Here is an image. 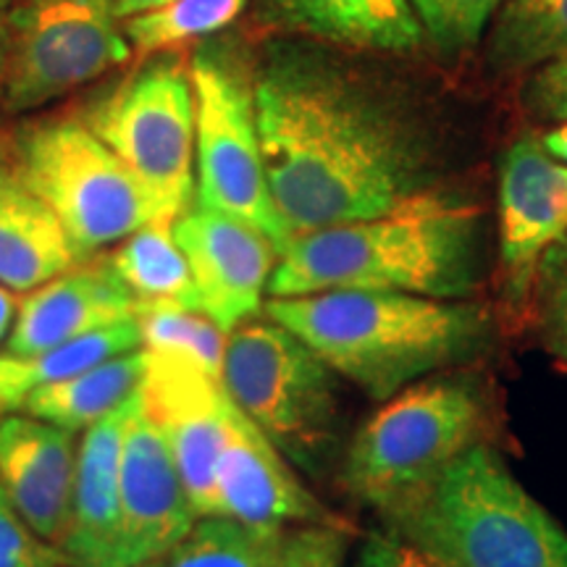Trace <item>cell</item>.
<instances>
[{"instance_id":"8992f818","label":"cell","mask_w":567,"mask_h":567,"mask_svg":"<svg viewBox=\"0 0 567 567\" xmlns=\"http://www.w3.org/2000/svg\"><path fill=\"white\" fill-rule=\"evenodd\" d=\"M339 375L274 318L226 337L224 389L289 463L321 473L342 423Z\"/></svg>"},{"instance_id":"d6a6232c","label":"cell","mask_w":567,"mask_h":567,"mask_svg":"<svg viewBox=\"0 0 567 567\" xmlns=\"http://www.w3.org/2000/svg\"><path fill=\"white\" fill-rule=\"evenodd\" d=\"M17 310H19L17 292L0 287V344H3L11 334V326L17 321Z\"/></svg>"},{"instance_id":"5bb4252c","label":"cell","mask_w":567,"mask_h":567,"mask_svg":"<svg viewBox=\"0 0 567 567\" xmlns=\"http://www.w3.org/2000/svg\"><path fill=\"white\" fill-rule=\"evenodd\" d=\"M226 423L229 434L218 465L216 515L266 534H287L292 526L318 523L334 526L316 496L295 478L289 460L234 402Z\"/></svg>"},{"instance_id":"cb8c5ba5","label":"cell","mask_w":567,"mask_h":567,"mask_svg":"<svg viewBox=\"0 0 567 567\" xmlns=\"http://www.w3.org/2000/svg\"><path fill=\"white\" fill-rule=\"evenodd\" d=\"M502 66H534L567 55V0H507L494 32Z\"/></svg>"},{"instance_id":"9c48e42d","label":"cell","mask_w":567,"mask_h":567,"mask_svg":"<svg viewBox=\"0 0 567 567\" xmlns=\"http://www.w3.org/2000/svg\"><path fill=\"white\" fill-rule=\"evenodd\" d=\"M189 74L195 90V200L264 231L279 250L289 234L268 189L255 95L213 55H197Z\"/></svg>"},{"instance_id":"30bf717a","label":"cell","mask_w":567,"mask_h":567,"mask_svg":"<svg viewBox=\"0 0 567 567\" xmlns=\"http://www.w3.org/2000/svg\"><path fill=\"white\" fill-rule=\"evenodd\" d=\"M118 21L116 0H34L17 19L11 109H38L130 59Z\"/></svg>"},{"instance_id":"e0dca14e","label":"cell","mask_w":567,"mask_h":567,"mask_svg":"<svg viewBox=\"0 0 567 567\" xmlns=\"http://www.w3.org/2000/svg\"><path fill=\"white\" fill-rule=\"evenodd\" d=\"M132 396L116 413L92 423L76 450L69 523L59 544L66 567H116L122 520V446Z\"/></svg>"},{"instance_id":"6da1fadb","label":"cell","mask_w":567,"mask_h":567,"mask_svg":"<svg viewBox=\"0 0 567 567\" xmlns=\"http://www.w3.org/2000/svg\"><path fill=\"white\" fill-rule=\"evenodd\" d=\"M271 200L289 239L384 216L425 193L421 140L400 113L316 61H274L255 84Z\"/></svg>"},{"instance_id":"3957f363","label":"cell","mask_w":567,"mask_h":567,"mask_svg":"<svg viewBox=\"0 0 567 567\" xmlns=\"http://www.w3.org/2000/svg\"><path fill=\"white\" fill-rule=\"evenodd\" d=\"M478 287V210L423 193L384 216L287 239L279 247L268 297L394 289L471 300Z\"/></svg>"},{"instance_id":"484cf974","label":"cell","mask_w":567,"mask_h":567,"mask_svg":"<svg viewBox=\"0 0 567 567\" xmlns=\"http://www.w3.org/2000/svg\"><path fill=\"white\" fill-rule=\"evenodd\" d=\"M245 9V0H172L124 19V34L137 55H153L176 42L224 30Z\"/></svg>"},{"instance_id":"f546056e","label":"cell","mask_w":567,"mask_h":567,"mask_svg":"<svg viewBox=\"0 0 567 567\" xmlns=\"http://www.w3.org/2000/svg\"><path fill=\"white\" fill-rule=\"evenodd\" d=\"M344 536L337 526H297L281 536L279 567H342Z\"/></svg>"},{"instance_id":"603a6c76","label":"cell","mask_w":567,"mask_h":567,"mask_svg":"<svg viewBox=\"0 0 567 567\" xmlns=\"http://www.w3.org/2000/svg\"><path fill=\"white\" fill-rule=\"evenodd\" d=\"M281 536L224 515L197 517L161 567H279Z\"/></svg>"},{"instance_id":"2e32d148","label":"cell","mask_w":567,"mask_h":567,"mask_svg":"<svg viewBox=\"0 0 567 567\" xmlns=\"http://www.w3.org/2000/svg\"><path fill=\"white\" fill-rule=\"evenodd\" d=\"M74 431L32 415L0 417V486L34 534L59 547L76 476Z\"/></svg>"},{"instance_id":"7a4b0ae2","label":"cell","mask_w":567,"mask_h":567,"mask_svg":"<svg viewBox=\"0 0 567 567\" xmlns=\"http://www.w3.org/2000/svg\"><path fill=\"white\" fill-rule=\"evenodd\" d=\"M266 316L287 326L373 402L392 400L415 381L478 358L492 342L484 305L394 289L271 297Z\"/></svg>"},{"instance_id":"ac0fdd59","label":"cell","mask_w":567,"mask_h":567,"mask_svg":"<svg viewBox=\"0 0 567 567\" xmlns=\"http://www.w3.org/2000/svg\"><path fill=\"white\" fill-rule=\"evenodd\" d=\"M82 264L55 213L0 161V287L32 292Z\"/></svg>"},{"instance_id":"52a82bcc","label":"cell","mask_w":567,"mask_h":567,"mask_svg":"<svg viewBox=\"0 0 567 567\" xmlns=\"http://www.w3.org/2000/svg\"><path fill=\"white\" fill-rule=\"evenodd\" d=\"M11 166L55 213L82 260L163 221L145 187L84 122L59 118L27 130Z\"/></svg>"},{"instance_id":"5b68a950","label":"cell","mask_w":567,"mask_h":567,"mask_svg":"<svg viewBox=\"0 0 567 567\" xmlns=\"http://www.w3.org/2000/svg\"><path fill=\"white\" fill-rule=\"evenodd\" d=\"M486 425L484 386L471 373H434L402 389L360 425L342 481L354 499L386 515L436 481Z\"/></svg>"},{"instance_id":"d4e9b609","label":"cell","mask_w":567,"mask_h":567,"mask_svg":"<svg viewBox=\"0 0 567 567\" xmlns=\"http://www.w3.org/2000/svg\"><path fill=\"white\" fill-rule=\"evenodd\" d=\"M142 347L147 352L168 354L184 363L200 368L213 379L224 381L226 337L208 316L187 308L142 310L140 318Z\"/></svg>"},{"instance_id":"d590c367","label":"cell","mask_w":567,"mask_h":567,"mask_svg":"<svg viewBox=\"0 0 567 567\" xmlns=\"http://www.w3.org/2000/svg\"><path fill=\"white\" fill-rule=\"evenodd\" d=\"M142 567H161V559H158V563H151V565H142Z\"/></svg>"},{"instance_id":"8fae6325","label":"cell","mask_w":567,"mask_h":567,"mask_svg":"<svg viewBox=\"0 0 567 567\" xmlns=\"http://www.w3.org/2000/svg\"><path fill=\"white\" fill-rule=\"evenodd\" d=\"M172 229L193 271L197 310L224 334L258 318L279 258L271 239L195 197Z\"/></svg>"},{"instance_id":"44dd1931","label":"cell","mask_w":567,"mask_h":567,"mask_svg":"<svg viewBox=\"0 0 567 567\" xmlns=\"http://www.w3.org/2000/svg\"><path fill=\"white\" fill-rule=\"evenodd\" d=\"M137 347H142L140 323L126 321L40 352L17 354L3 350L0 352V417L24 410V402L42 386Z\"/></svg>"},{"instance_id":"d6986e66","label":"cell","mask_w":567,"mask_h":567,"mask_svg":"<svg viewBox=\"0 0 567 567\" xmlns=\"http://www.w3.org/2000/svg\"><path fill=\"white\" fill-rule=\"evenodd\" d=\"M292 24L368 51L402 53L421 42V19L410 0H279Z\"/></svg>"},{"instance_id":"ffe728a7","label":"cell","mask_w":567,"mask_h":567,"mask_svg":"<svg viewBox=\"0 0 567 567\" xmlns=\"http://www.w3.org/2000/svg\"><path fill=\"white\" fill-rule=\"evenodd\" d=\"M142 375H145V350L137 347L42 386L24 402V413L74 434L87 431L92 423L116 413L137 392Z\"/></svg>"},{"instance_id":"4dcf8cb0","label":"cell","mask_w":567,"mask_h":567,"mask_svg":"<svg viewBox=\"0 0 567 567\" xmlns=\"http://www.w3.org/2000/svg\"><path fill=\"white\" fill-rule=\"evenodd\" d=\"M354 567H442L394 534H371L360 544Z\"/></svg>"},{"instance_id":"4316f807","label":"cell","mask_w":567,"mask_h":567,"mask_svg":"<svg viewBox=\"0 0 567 567\" xmlns=\"http://www.w3.org/2000/svg\"><path fill=\"white\" fill-rule=\"evenodd\" d=\"M528 305L544 347L567 360V234L538 260Z\"/></svg>"},{"instance_id":"7402d4cb","label":"cell","mask_w":567,"mask_h":567,"mask_svg":"<svg viewBox=\"0 0 567 567\" xmlns=\"http://www.w3.org/2000/svg\"><path fill=\"white\" fill-rule=\"evenodd\" d=\"M109 264L142 310H197L193 271L176 245L172 221H151L116 245Z\"/></svg>"},{"instance_id":"e575fe53","label":"cell","mask_w":567,"mask_h":567,"mask_svg":"<svg viewBox=\"0 0 567 567\" xmlns=\"http://www.w3.org/2000/svg\"><path fill=\"white\" fill-rule=\"evenodd\" d=\"M166 3H172V0H116V17L124 21L130 17H137L142 11H153Z\"/></svg>"},{"instance_id":"9a60e30c","label":"cell","mask_w":567,"mask_h":567,"mask_svg":"<svg viewBox=\"0 0 567 567\" xmlns=\"http://www.w3.org/2000/svg\"><path fill=\"white\" fill-rule=\"evenodd\" d=\"M137 318L140 305L109 258H87L27 292L6 339V352H40Z\"/></svg>"},{"instance_id":"836d02e7","label":"cell","mask_w":567,"mask_h":567,"mask_svg":"<svg viewBox=\"0 0 567 567\" xmlns=\"http://www.w3.org/2000/svg\"><path fill=\"white\" fill-rule=\"evenodd\" d=\"M542 145H544V151L551 155V158L565 163L567 166V122L559 124L557 130H551L547 137L542 140Z\"/></svg>"},{"instance_id":"277c9868","label":"cell","mask_w":567,"mask_h":567,"mask_svg":"<svg viewBox=\"0 0 567 567\" xmlns=\"http://www.w3.org/2000/svg\"><path fill=\"white\" fill-rule=\"evenodd\" d=\"M384 520L442 567H567V530L484 442Z\"/></svg>"},{"instance_id":"f1b7e54d","label":"cell","mask_w":567,"mask_h":567,"mask_svg":"<svg viewBox=\"0 0 567 567\" xmlns=\"http://www.w3.org/2000/svg\"><path fill=\"white\" fill-rule=\"evenodd\" d=\"M0 567H66L61 549L40 538L0 486Z\"/></svg>"},{"instance_id":"1f68e13d","label":"cell","mask_w":567,"mask_h":567,"mask_svg":"<svg viewBox=\"0 0 567 567\" xmlns=\"http://www.w3.org/2000/svg\"><path fill=\"white\" fill-rule=\"evenodd\" d=\"M536 105L551 118H567V55L536 80Z\"/></svg>"},{"instance_id":"ba28073f","label":"cell","mask_w":567,"mask_h":567,"mask_svg":"<svg viewBox=\"0 0 567 567\" xmlns=\"http://www.w3.org/2000/svg\"><path fill=\"white\" fill-rule=\"evenodd\" d=\"M84 124L134 174L163 221L195 197V90L176 59L142 66L92 105Z\"/></svg>"},{"instance_id":"4fadbf2b","label":"cell","mask_w":567,"mask_h":567,"mask_svg":"<svg viewBox=\"0 0 567 567\" xmlns=\"http://www.w3.org/2000/svg\"><path fill=\"white\" fill-rule=\"evenodd\" d=\"M567 234V166L534 137L517 140L499 174L502 295L526 305L538 260Z\"/></svg>"},{"instance_id":"83f0119b","label":"cell","mask_w":567,"mask_h":567,"mask_svg":"<svg viewBox=\"0 0 567 567\" xmlns=\"http://www.w3.org/2000/svg\"><path fill=\"white\" fill-rule=\"evenodd\" d=\"M434 42L450 51L473 48L502 0H410Z\"/></svg>"},{"instance_id":"7c38bea8","label":"cell","mask_w":567,"mask_h":567,"mask_svg":"<svg viewBox=\"0 0 567 567\" xmlns=\"http://www.w3.org/2000/svg\"><path fill=\"white\" fill-rule=\"evenodd\" d=\"M122 520L116 567L158 563L195 526L197 513L176 467L163 431L142 408L140 389L132 396L122 446Z\"/></svg>"}]
</instances>
